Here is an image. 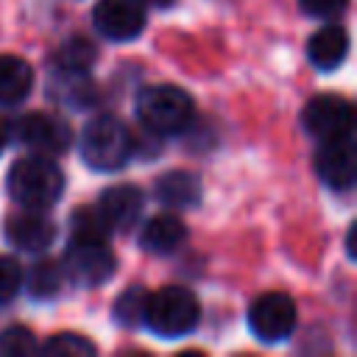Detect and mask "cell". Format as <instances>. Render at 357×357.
Masks as SVG:
<instances>
[{
    "label": "cell",
    "mask_w": 357,
    "mask_h": 357,
    "mask_svg": "<svg viewBox=\"0 0 357 357\" xmlns=\"http://www.w3.org/2000/svg\"><path fill=\"white\" fill-rule=\"evenodd\" d=\"M36 351H39V343H36L31 329L8 326L0 332V357H28Z\"/></svg>",
    "instance_id": "obj_22"
},
{
    "label": "cell",
    "mask_w": 357,
    "mask_h": 357,
    "mask_svg": "<svg viewBox=\"0 0 357 357\" xmlns=\"http://www.w3.org/2000/svg\"><path fill=\"white\" fill-rule=\"evenodd\" d=\"M137 117L153 137L184 134L195 120L192 98L176 84L145 86L137 95Z\"/></svg>",
    "instance_id": "obj_2"
},
{
    "label": "cell",
    "mask_w": 357,
    "mask_h": 357,
    "mask_svg": "<svg viewBox=\"0 0 357 357\" xmlns=\"http://www.w3.org/2000/svg\"><path fill=\"white\" fill-rule=\"evenodd\" d=\"M301 11L307 17H315V20H335L346 11L349 0H298Z\"/></svg>",
    "instance_id": "obj_24"
},
{
    "label": "cell",
    "mask_w": 357,
    "mask_h": 357,
    "mask_svg": "<svg viewBox=\"0 0 357 357\" xmlns=\"http://www.w3.org/2000/svg\"><path fill=\"white\" fill-rule=\"evenodd\" d=\"M346 56H349V33L337 22L318 28L307 42V59L321 73L337 70L346 61Z\"/></svg>",
    "instance_id": "obj_13"
},
{
    "label": "cell",
    "mask_w": 357,
    "mask_h": 357,
    "mask_svg": "<svg viewBox=\"0 0 357 357\" xmlns=\"http://www.w3.org/2000/svg\"><path fill=\"white\" fill-rule=\"evenodd\" d=\"M8 195L22 206V209H50L64 192V173L53 162V156H22L11 165L8 170Z\"/></svg>",
    "instance_id": "obj_1"
},
{
    "label": "cell",
    "mask_w": 357,
    "mask_h": 357,
    "mask_svg": "<svg viewBox=\"0 0 357 357\" xmlns=\"http://www.w3.org/2000/svg\"><path fill=\"white\" fill-rule=\"evenodd\" d=\"M6 142H8V126L0 120V153H3V148H6Z\"/></svg>",
    "instance_id": "obj_26"
},
{
    "label": "cell",
    "mask_w": 357,
    "mask_h": 357,
    "mask_svg": "<svg viewBox=\"0 0 357 357\" xmlns=\"http://www.w3.org/2000/svg\"><path fill=\"white\" fill-rule=\"evenodd\" d=\"M33 89V70L25 59L0 53V106L22 103Z\"/></svg>",
    "instance_id": "obj_16"
},
{
    "label": "cell",
    "mask_w": 357,
    "mask_h": 357,
    "mask_svg": "<svg viewBox=\"0 0 357 357\" xmlns=\"http://www.w3.org/2000/svg\"><path fill=\"white\" fill-rule=\"evenodd\" d=\"M95 31L112 42H131L145 28L142 0H98L92 11Z\"/></svg>",
    "instance_id": "obj_10"
},
{
    "label": "cell",
    "mask_w": 357,
    "mask_h": 357,
    "mask_svg": "<svg viewBox=\"0 0 357 357\" xmlns=\"http://www.w3.org/2000/svg\"><path fill=\"white\" fill-rule=\"evenodd\" d=\"M61 282H64V271H61V265L56 259H39L22 276V284H25L28 296L36 298V301L56 298L59 290H61Z\"/></svg>",
    "instance_id": "obj_17"
},
{
    "label": "cell",
    "mask_w": 357,
    "mask_h": 357,
    "mask_svg": "<svg viewBox=\"0 0 357 357\" xmlns=\"http://www.w3.org/2000/svg\"><path fill=\"white\" fill-rule=\"evenodd\" d=\"M98 59V50L89 39L73 36L53 53V70L59 73H89Z\"/></svg>",
    "instance_id": "obj_18"
},
{
    "label": "cell",
    "mask_w": 357,
    "mask_h": 357,
    "mask_svg": "<svg viewBox=\"0 0 357 357\" xmlns=\"http://www.w3.org/2000/svg\"><path fill=\"white\" fill-rule=\"evenodd\" d=\"M98 212L109 231H128L142 215V190L134 184H114L100 192Z\"/></svg>",
    "instance_id": "obj_11"
},
{
    "label": "cell",
    "mask_w": 357,
    "mask_h": 357,
    "mask_svg": "<svg viewBox=\"0 0 357 357\" xmlns=\"http://www.w3.org/2000/svg\"><path fill=\"white\" fill-rule=\"evenodd\" d=\"M42 354H53V357H70V354H95V343H89L84 335H75V332H59L53 337H47L42 346H39Z\"/></svg>",
    "instance_id": "obj_21"
},
{
    "label": "cell",
    "mask_w": 357,
    "mask_h": 357,
    "mask_svg": "<svg viewBox=\"0 0 357 357\" xmlns=\"http://www.w3.org/2000/svg\"><path fill=\"white\" fill-rule=\"evenodd\" d=\"M8 134L20 145H25V148H31L33 153H42V156H59L73 142V131H70L67 120H61L56 114H47V112H28V114L11 120Z\"/></svg>",
    "instance_id": "obj_5"
},
{
    "label": "cell",
    "mask_w": 357,
    "mask_h": 357,
    "mask_svg": "<svg viewBox=\"0 0 357 357\" xmlns=\"http://www.w3.org/2000/svg\"><path fill=\"white\" fill-rule=\"evenodd\" d=\"M198 321H201V304L195 293L181 284H167L145 298L142 324L165 340L187 337L198 326Z\"/></svg>",
    "instance_id": "obj_3"
},
{
    "label": "cell",
    "mask_w": 357,
    "mask_h": 357,
    "mask_svg": "<svg viewBox=\"0 0 357 357\" xmlns=\"http://www.w3.org/2000/svg\"><path fill=\"white\" fill-rule=\"evenodd\" d=\"M301 126L315 139H329V137L351 134L354 109L340 95H315L301 109Z\"/></svg>",
    "instance_id": "obj_8"
},
{
    "label": "cell",
    "mask_w": 357,
    "mask_h": 357,
    "mask_svg": "<svg viewBox=\"0 0 357 357\" xmlns=\"http://www.w3.org/2000/svg\"><path fill=\"white\" fill-rule=\"evenodd\" d=\"M354 229H357V223H351L349 231H346V251H349V259H354Z\"/></svg>",
    "instance_id": "obj_25"
},
{
    "label": "cell",
    "mask_w": 357,
    "mask_h": 357,
    "mask_svg": "<svg viewBox=\"0 0 357 357\" xmlns=\"http://www.w3.org/2000/svg\"><path fill=\"white\" fill-rule=\"evenodd\" d=\"M184 240H187V226L178 215H170V212L153 215L139 229V245L148 254H159V257L173 254L184 245Z\"/></svg>",
    "instance_id": "obj_14"
},
{
    "label": "cell",
    "mask_w": 357,
    "mask_h": 357,
    "mask_svg": "<svg viewBox=\"0 0 357 357\" xmlns=\"http://www.w3.org/2000/svg\"><path fill=\"white\" fill-rule=\"evenodd\" d=\"M109 226L103 223L98 206H78L70 218V240L81 243H106Z\"/></svg>",
    "instance_id": "obj_19"
},
{
    "label": "cell",
    "mask_w": 357,
    "mask_h": 357,
    "mask_svg": "<svg viewBox=\"0 0 357 357\" xmlns=\"http://www.w3.org/2000/svg\"><path fill=\"white\" fill-rule=\"evenodd\" d=\"M153 195L167 209H190L201 201L204 187H201V178L190 170H167L165 176L156 178Z\"/></svg>",
    "instance_id": "obj_15"
},
{
    "label": "cell",
    "mask_w": 357,
    "mask_h": 357,
    "mask_svg": "<svg viewBox=\"0 0 357 357\" xmlns=\"http://www.w3.org/2000/svg\"><path fill=\"white\" fill-rule=\"evenodd\" d=\"M81 156L92 170H120L134 156V137L114 114H95L81 131Z\"/></svg>",
    "instance_id": "obj_4"
},
{
    "label": "cell",
    "mask_w": 357,
    "mask_h": 357,
    "mask_svg": "<svg viewBox=\"0 0 357 357\" xmlns=\"http://www.w3.org/2000/svg\"><path fill=\"white\" fill-rule=\"evenodd\" d=\"M64 276L78 287H98L114 276V254L106 248V243H81L70 240L64 257H61Z\"/></svg>",
    "instance_id": "obj_7"
},
{
    "label": "cell",
    "mask_w": 357,
    "mask_h": 357,
    "mask_svg": "<svg viewBox=\"0 0 357 357\" xmlns=\"http://www.w3.org/2000/svg\"><path fill=\"white\" fill-rule=\"evenodd\" d=\"M142 3H151V6H159V8H167V6H173V0H142Z\"/></svg>",
    "instance_id": "obj_27"
},
{
    "label": "cell",
    "mask_w": 357,
    "mask_h": 357,
    "mask_svg": "<svg viewBox=\"0 0 357 357\" xmlns=\"http://www.w3.org/2000/svg\"><path fill=\"white\" fill-rule=\"evenodd\" d=\"M145 298L148 293L142 287H128L123 290L117 298H114V307H112V315L120 326H137L142 324V312H145Z\"/></svg>",
    "instance_id": "obj_20"
},
{
    "label": "cell",
    "mask_w": 357,
    "mask_h": 357,
    "mask_svg": "<svg viewBox=\"0 0 357 357\" xmlns=\"http://www.w3.org/2000/svg\"><path fill=\"white\" fill-rule=\"evenodd\" d=\"M248 329L262 343H282L296 329V301L287 293L271 290L251 301Z\"/></svg>",
    "instance_id": "obj_6"
},
{
    "label": "cell",
    "mask_w": 357,
    "mask_h": 357,
    "mask_svg": "<svg viewBox=\"0 0 357 357\" xmlns=\"http://www.w3.org/2000/svg\"><path fill=\"white\" fill-rule=\"evenodd\" d=\"M22 265L14 257H0V304L11 301L22 290Z\"/></svg>",
    "instance_id": "obj_23"
},
{
    "label": "cell",
    "mask_w": 357,
    "mask_h": 357,
    "mask_svg": "<svg viewBox=\"0 0 357 357\" xmlns=\"http://www.w3.org/2000/svg\"><path fill=\"white\" fill-rule=\"evenodd\" d=\"M315 173L329 190H351L354 176H357V151H354V137L340 134L321 139L315 151Z\"/></svg>",
    "instance_id": "obj_9"
},
{
    "label": "cell",
    "mask_w": 357,
    "mask_h": 357,
    "mask_svg": "<svg viewBox=\"0 0 357 357\" xmlns=\"http://www.w3.org/2000/svg\"><path fill=\"white\" fill-rule=\"evenodd\" d=\"M6 240L20 251L39 254V251H47V245L56 240V226L39 209H28V212H20V215L8 218Z\"/></svg>",
    "instance_id": "obj_12"
}]
</instances>
